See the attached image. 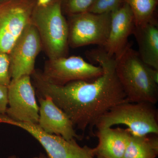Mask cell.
Instances as JSON below:
<instances>
[{"label": "cell", "mask_w": 158, "mask_h": 158, "mask_svg": "<svg viewBox=\"0 0 158 158\" xmlns=\"http://www.w3.org/2000/svg\"><path fill=\"white\" fill-rule=\"evenodd\" d=\"M52 0H37L36 5L38 6H44L48 5Z\"/></svg>", "instance_id": "obj_22"}, {"label": "cell", "mask_w": 158, "mask_h": 158, "mask_svg": "<svg viewBox=\"0 0 158 158\" xmlns=\"http://www.w3.org/2000/svg\"><path fill=\"white\" fill-rule=\"evenodd\" d=\"M116 59V72L128 102H158V85L150 76L148 65L128 45Z\"/></svg>", "instance_id": "obj_2"}, {"label": "cell", "mask_w": 158, "mask_h": 158, "mask_svg": "<svg viewBox=\"0 0 158 158\" xmlns=\"http://www.w3.org/2000/svg\"><path fill=\"white\" fill-rule=\"evenodd\" d=\"M125 2V0H94L88 11L95 14L111 13Z\"/></svg>", "instance_id": "obj_18"}, {"label": "cell", "mask_w": 158, "mask_h": 158, "mask_svg": "<svg viewBox=\"0 0 158 158\" xmlns=\"http://www.w3.org/2000/svg\"><path fill=\"white\" fill-rule=\"evenodd\" d=\"M68 17L69 47L77 48L90 44L104 46L110 33L111 13L99 14L86 11Z\"/></svg>", "instance_id": "obj_5"}, {"label": "cell", "mask_w": 158, "mask_h": 158, "mask_svg": "<svg viewBox=\"0 0 158 158\" xmlns=\"http://www.w3.org/2000/svg\"><path fill=\"white\" fill-rule=\"evenodd\" d=\"M37 0H5L0 3V52L9 54L32 21Z\"/></svg>", "instance_id": "obj_6"}, {"label": "cell", "mask_w": 158, "mask_h": 158, "mask_svg": "<svg viewBox=\"0 0 158 158\" xmlns=\"http://www.w3.org/2000/svg\"><path fill=\"white\" fill-rule=\"evenodd\" d=\"M94 0H61L63 14L67 16L88 11Z\"/></svg>", "instance_id": "obj_17"}, {"label": "cell", "mask_w": 158, "mask_h": 158, "mask_svg": "<svg viewBox=\"0 0 158 158\" xmlns=\"http://www.w3.org/2000/svg\"><path fill=\"white\" fill-rule=\"evenodd\" d=\"M40 73L44 79L51 84L64 85L74 81H92L102 74L103 69L82 57L73 56L48 59Z\"/></svg>", "instance_id": "obj_8"}, {"label": "cell", "mask_w": 158, "mask_h": 158, "mask_svg": "<svg viewBox=\"0 0 158 158\" xmlns=\"http://www.w3.org/2000/svg\"><path fill=\"white\" fill-rule=\"evenodd\" d=\"M88 59L103 69L101 76L92 81H77L64 85L51 84L35 69L31 78L37 96L50 97L68 116L75 128L92 133L100 118L116 105L127 102L117 77L116 59L102 48L87 52Z\"/></svg>", "instance_id": "obj_1"}, {"label": "cell", "mask_w": 158, "mask_h": 158, "mask_svg": "<svg viewBox=\"0 0 158 158\" xmlns=\"http://www.w3.org/2000/svg\"><path fill=\"white\" fill-rule=\"evenodd\" d=\"M34 158H47L46 156L44 154L40 153L38 156Z\"/></svg>", "instance_id": "obj_23"}, {"label": "cell", "mask_w": 158, "mask_h": 158, "mask_svg": "<svg viewBox=\"0 0 158 158\" xmlns=\"http://www.w3.org/2000/svg\"><path fill=\"white\" fill-rule=\"evenodd\" d=\"M39 117L37 125L45 132L61 136L66 140L81 139L72 123L48 96H37Z\"/></svg>", "instance_id": "obj_12"}, {"label": "cell", "mask_w": 158, "mask_h": 158, "mask_svg": "<svg viewBox=\"0 0 158 158\" xmlns=\"http://www.w3.org/2000/svg\"><path fill=\"white\" fill-rule=\"evenodd\" d=\"M8 158H19V157L15 155H12L9 156Z\"/></svg>", "instance_id": "obj_24"}, {"label": "cell", "mask_w": 158, "mask_h": 158, "mask_svg": "<svg viewBox=\"0 0 158 158\" xmlns=\"http://www.w3.org/2000/svg\"><path fill=\"white\" fill-rule=\"evenodd\" d=\"M6 115L15 121L37 124L39 107L31 76L11 79L8 87Z\"/></svg>", "instance_id": "obj_9"}, {"label": "cell", "mask_w": 158, "mask_h": 158, "mask_svg": "<svg viewBox=\"0 0 158 158\" xmlns=\"http://www.w3.org/2000/svg\"><path fill=\"white\" fill-rule=\"evenodd\" d=\"M135 27L132 11L125 2L111 13L110 33L102 48L108 55L117 58L128 45V37Z\"/></svg>", "instance_id": "obj_11"}, {"label": "cell", "mask_w": 158, "mask_h": 158, "mask_svg": "<svg viewBox=\"0 0 158 158\" xmlns=\"http://www.w3.org/2000/svg\"><path fill=\"white\" fill-rule=\"evenodd\" d=\"M132 11L135 26L141 25L154 19L153 14L158 0H125Z\"/></svg>", "instance_id": "obj_16"}, {"label": "cell", "mask_w": 158, "mask_h": 158, "mask_svg": "<svg viewBox=\"0 0 158 158\" xmlns=\"http://www.w3.org/2000/svg\"><path fill=\"white\" fill-rule=\"evenodd\" d=\"M148 70L150 76L156 84H158V70L148 66Z\"/></svg>", "instance_id": "obj_21"}, {"label": "cell", "mask_w": 158, "mask_h": 158, "mask_svg": "<svg viewBox=\"0 0 158 158\" xmlns=\"http://www.w3.org/2000/svg\"><path fill=\"white\" fill-rule=\"evenodd\" d=\"M0 123L20 128L29 133L42 146L47 158H95L92 148L79 145L76 139L66 140L61 136L45 132L37 124L15 121L6 115L0 116Z\"/></svg>", "instance_id": "obj_7"}, {"label": "cell", "mask_w": 158, "mask_h": 158, "mask_svg": "<svg viewBox=\"0 0 158 158\" xmlns=\"http://www.w3.org/2000/svg\"><path fill=\"white\" fill-rule=\"evenodd\" d=\"M41 50L39 34L31 22L18 38L9 53L11 79L31 76L35 69L36 58Z\"/></svg>", "instance_id": "obj_10"}, {"label": "cell", "mask_w": 158, "mask_h": 158, "mask_svg": "<svg viewBox=\"0 0 158 158\" xmlns=\"http://www.w3.org/2000/svg\"><path fill=\"white\" fill-rule=\"evenodd\" d=\"M157 135L131 134L123 158H156L158 154Z\"/></svg>", "instance_id": "obj_15"}, {"label": "cell", "mask_w": 158, "mask_h": 158, "mask_svg": "<svg viewBox=\"0 0 158 158\" xmlns=\"http://www.w3.org/2000/svg\"><path fill=\"white\" fill-rule=\"evenodd\" d=\"M5 1V0H0V2H3V1Z\"/></svg>", "instance_id": "obj_25"}, {"label": "cell", "mask_w": 158, "mask_h": 158, "mask_svg": "<svg viewBox=\"0 0 158 158\" xmlns=\"http://www.w3.org/2000/svg\"><path fill=\"white\" fill-rule=\"evenodd\" d=\"M133 35L138 47L140 58L146 65L158 70V27L155 19L135 26Z\"/></svg>", "instance_id": "obj_14"}, {"label": "cell", "mask_w": 158, "mask_h": 158, "mask_svg": "<svg viewBox=\"0 0 158 158\" xmlns=\"http://www.w3.org/2000/svg\"><path fill=\"white\" fill-rule=\"evenodd\" d=\"M11 80L9 54L0 52V85L8 87Z\"/></svg>", "instance_id": "obj_19"}, {"label": "cell", "mask_w": 158, "mask_h": 158, "mask_svg": "<svg viewBox=\"0 0 158 158\" xmlns=\"http://www.w3.org/2000/svg\"><path fill=\"white\" fill-rule=\"evenodd\" d=\"M131 133L128 129L111 127L98 130L97 146L92 148L95 158H123Z\"/></svg>", "instance_id": "obj_13"}, {"label": "cell", "mask_w": 158, "mask_h": 158, "mask_svg": "<svg viewBox=\"0 0 158 158\" xmlns=\"http://www.w3.org/2000/svg\"><path fill=\"white\" fill-rule=\"evenodd\" d=\"M8 106V87L0 85V115L6 114Z\"/></svg>", "instance_id": "obj_20"}, {"label": "cell", "mask_w": 158, "mask_h": 158, "mask_svg": "<svg viewBox=\"0 0 158 158\" xmlns=\"http://www.w3.org/2000/svg\"><path fill=\"white\" fill-rule=\"evenodd\" d=\"M31 22L39 34L42 50L48 59L68 56L69 29L61 0H52L44 6L36 5Z\"/></svg>", "instance_id": "obj_3"}, {"label": "cell", "mask_w": 158, "mask_h": 158, "mask_svg": "<svg viewBox=\"0 0 158 158\" xmlns=\"http://www.w3.org/2000/svg\"><path fill=\"white\" fill-rule=\"evenodd\" d=\"M117 124L125 125L133 135H158L157 110L155 104L148 102H123L103 115L95 127L98 130Z\"/></svg>", "instance_id": "obj_4"}]
</instances>
